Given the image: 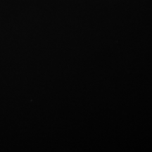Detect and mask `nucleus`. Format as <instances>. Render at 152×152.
<instances>
[]
</instances>
